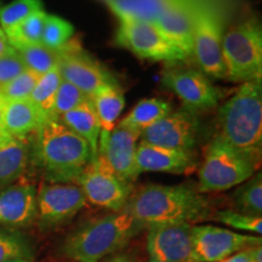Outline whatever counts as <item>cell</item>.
Instances as JSON below:
<instances>
[{"label": "cell", "instance_id": "ba28073f", "mask_svg": "<svg viewBox=\"0 0 262 262\" xmlns=\"http://www.w3.org/2000/svg\"><path fill=\"white\" fill-rule=\"evenodd\" d=\"M75 183L86 202L112 211L123 210L131 196V183L123 181L101 155L90 160Z\"/></svg>", "mask_w": 262, "mask_h": 262}, {"label": "cell", "instance_id": "4fadbf2b", "mask_svg": "<svg viewBox=\"0 0 262 262\" xmlns=\"http://www.w3.org/2000/svg\"><path fill=\"white\" fill-rule=\"evenodd\" d=\"M198 118L185 107L166 114L141 133V141L164 148L191 152L198 135Z\"/></svg>", "mask_w": 262, "mask_h": 262}, {"label": "cell", "instance_id": "5b68a950", "mask_svg": "<svg viewBox=\"0 0 262 262\" xmlns=\"http://www.w3.org/2000/svg\"><path fill=\"white\" fill-rule=\"evenodd\" d=\"M226 78L231 81H261L262 31L255 18L233 26L222 38Z\"/></svg>", "mask_w": 262, "mask_h": 262}, {"label": "cell", "instance_id": "8992f818", "mask_svg": "<svg viewBox=\"0 0 262 262\" xmlns=\"http://www.w3.org/2000/svg\"><path fill=\"white\" fill-rule=\"evenodd\" d=\"M256 166L257 162L216 135L209 143L199 169L198 192H222L237 187L254 175Z\"/></svg>", "mask_w": 262, "mask_h": 262}, {"label": "cell", "instance_id": "d6a6232c", "mask_svg": "<svg viewBox=\"0 0 262 262\" xmlns=\"http://www.w3.org/2000/svg\"><path fill=\"white\" fill-rule=\"evenodd\" d=\"M31 257V247L21 234L0 229V262Z\"/></svg>", "mask_w": 262, "mask_h": 262}, {"label": "cell", "instance_id": "f6af8a7d", "mask_svg": "<svg viewBox=\"0 0 262 262\" xmlns=\"http://www.w3.org/2000/svg\"><path fill=\"white\" fill-rule=\"evenodd\" d=\"M70 262H74V261H70Z\"/></svg>", "mask_w": 262, "mask_h": 262}, {"label": "cell", "instance_id": "3957f363", "mask_svg": "<svg viewBox=\"0 0 262 262\" xmlns=\"http://www.w3.org/2000/svg\"><path fill=\"white\" fill-rule=\"evenodd\" d=\"M217 136L255 162L262 147V84L247 81L222 104Z\"/></svg>", "mask_w": 262, "mask_h": 262}, {"label": "cell", "instance_id": "60d3db41", "mask_svg": "<svg viewBox=\"0 0 262 262\" xmlns=\"http://www.w3.org/2000/svg\"><path fill=\"white\" fill-rule=\"evenodd\" d=\"M8 262H32L31 258H16V260H11Z\"/></svg>", "mask_w": 262, "mask_h": 262}, {"label": "cell", "instance_id": "b9f144b4", "mask_svg": "<svg viewBox=\"0 0 262 262\" xmlns=\"http://www.w3.org/2000/svg\"><path fill=\"white\" fill-rule=\"evenodd\" d=\"M103 2H106V3H107V4H108V3H110V2H111V0H103Z\"/></svg>", "mask_w": 262, "mask_h": 262}, {"label": "cell", "instance_id": "f1b7e54d", "mask_svg": "<svg viewBox=\"0 0 262 262\" xmlns=\"http://www.w3.org/2000/svg\"><path fill=\"white\" fill-rule=\"evenodd\" d=\"M18 56L22 58L27 70H31L39 75L48 73L57 67L58 52L50 50L42 44L26 45L15 48Z\"/></svg>", "mask_w": 262, "mask_h": 262}, {"label": "cell", "instance_id": "83f0119b", "mask_svg": "<svg viewBox=\"0 0 262 262\" xmlns=\"http://www.w3.org/2000/svg\"><path fill=\"white\" fill-rule=\"evenodd\" d=\"M47 17V12L38 11L19 22L15 27L4 32L12 48L26 47V45L41 44V33L44 27V21Z\"/></svg>", "mask_w": 262, "mask_h": 262}, {"label": "cell", "instance_id": "8d00e7d4", "mask_svg": "<svg viewBox=\"0 0 262 262\" xmlns=\"http://www.w3.org/2000/svg\"><path fill=\"white\" fill-rule=\"evenodd\" d=\"M219 262H253V260H251L250 255H249L247 249H244V250L239 251V253L232 255V256H229L227 258H225V260L219 261Z\"/></svg>", "mask_w": 262, "mask_h": 262}, {"label": "cell", "instance_id": "f35d334b", "mask_svg": "<svg viewBox=\"0 0 262 262\" xmlns=\"http://www.w3.org/2000/svg\"><path fill=\"white\" fill-rule=\"evenodd\" d=\"M4 102H5V100L0 96V145L8 142L9 140H11L5 135L4 129H3V110H4Z\"/></svg>", "mask_w": 262, "mask_h": 262}, {"label": "cell", "instance_id": "484cf974", "mask_svg": "<svg viewBox=\"0 0 262 262\" xmlns=\"http://www.w3.org/2000/svg\"><path fill=\"white\" fill-rule=\"evenodd\" d=\"M235 211L243 214L258 216L262 215V175L254 173L250 179L238 186L232 196Z\"/></svg>", "mask_w": 262, "mask_h": 262}, {"label": "cell", "instance_id": "6da1fadb", "mask_svg": "<svg viewBox=\"0 0 262 262\" xmlns=\"http://www.w3.org/2000/svg\"><path fill=\"white\" fill-rule=\"evenodd\" d=\"M31 137L32 160L50 183H75L90 163L88 142L60 120H45Z\"/></svg>", "mask_w": 262, "mask_h": 262}, {"label": "cell", "instance_id": "d590c367", "mask_svg": "<svg viewBox=\"0 0 262 262\" xmlns=\"http://www.w3.org/2000/svg\"><path fill=\"white\" fill-rule=\"evenodd\" d=\"M26 70L27 68L16 50L12 54L0 57V88L10 83Z\"/></svg>", "mask_w": 262, "mask_h": 262}, {"label": "cell", "instance_id": "7402d4cb", "mask_svg": "<svg viewBox=\"0 0 262 262\" xmlns=\"http://www.w3.org/2000/svg\"><path fill=\"white\" fill-rule=\"evenodd\" d=\"M31 136L11 139L0 145V189L24 176L32 162Z\"/></svg>", "mask_w": 262, "mask_h": 262}, {"label": "cell", "instance_id": "ffe728a7", "mask_svg": "<svg viewBox=\"0 0 262 262\" xmlns=\"http://www.w3.org/2000/svg\"><path fill=\"white\" fill-rule=\"evenodd\" d=\"M45 120L40 111L29 98L26 100L6 101L3 110V129L9 139L28 137Z\"/></svg>", "mask_w": 262, "mask_h": 262}, {"label": "cell", "instance_id": "44dd1931", "mask_svg": "<svg viewBox=\"0 0 262 262\" xmlns=\"http://www.w3.org/2000/svg\"><path fill=\"white\" fill-rule=\"evenodd\" d=\"M91 101L100 123V137H98V153H100L103 150L111 134L117 126V120L122 113L125 100L119 85L117 83H110L103 85L91 97Z\"/></svg>", "mask_w": 262, "mask_h": 262}, {"label": "cell", "instance_id": "277c9868", "mask_svg": "<svg viewBox=\"0 0 262 262\" xmlns=\"http://www.w3.org/2000/svg\"><path fill=\"white\" fill-rule=\"evenodd\" d=\"M139 226L125 209L94 219L68 235L63 254L70 261L100 262L125 247Z\"/></svg>", "mask_w": 262, "mask_h": 262}, {"label": "cell", "instance_id": "e575fe53", "mask_svg": "<svg viewBox=\"0 0 262 262\" xmlns=\"http://www.w3.org/2000/svg\"><path fill=\"white\" fill-rule=\"evenodd\" d=\"M215 220L238 231L254 233V235L262 234V217L258 216L247 215L235 210H220L216 212Z\"/></svg>", "mask_w": 262, "mask_h": 262}, {"label": "cell", "instance_id": "74e56055", "mask_svg": "<svg viewBox=\"0 0 262 262\" xmlns=\"http://www.w3.org/2000/svg\"><path fill=\"white\" fill-rule=\"evenodd\" d=\"M15 51V49L10 45V42L5 37V33L0 34V57L5 56V55L12 54Z\"/></svg>", "mask_w": 262, "mask_h": 262}, {"label": "cell", "instance_id": "2e32d148", "mask_svg": "<svg viewBox=\"0 0 262 262\" xmlns=\"http://www.w3.org/2000/svg\"><path fill=\"white\" fill-rule=\"evenodd\" d=\"M37 217V188L27 180L16 181L0 189V226L22 228Z\"/></svg>", "mask_w": 262, "mask_h": 262}, {"label": "cell", "instance_id": "836d02e7", "mask_svg": "<svg viewBox=\"0 0 262 262\" xmlns=\"http://www.w3.org/2000/svg\"><path fill=\"white\" fill-rule=\"evenodd\" d=\"M39 75L31 70H26L4 86L0 88V96L6 101L26 100L31 96L39 80Z\"/></svg>", "mask_w": 262, "mask_h": 262}, {"label": "cell", "instance_id": "d6986e66", "mask_svg": "<svg viewBox=\"0 0 262 262\" xmlns=\"http://www.w3.org/2000/svg\"><path fill=\"white\" fill-rule=\"evenodd\" d=\"M137 169L141 172L185 173L194 165L191 152L169 149L141 141L136 149Z\"/></svg>", "mask_w": 262, "mask_h": 262}, {"label": "cell", "instance_id": "30bf717a", "mask_svg": "<svg viewBox=\"0 0 262 262\" xmlns=\"http://www.w3.org/2000/svg\"><path fill=\"white\" fill-rule=\"evenodd\" d=\"M257 244H261V235L238 233L211 225L193 226L192 251L187 262H219Z\"/></svg>", "mask_w": 262, "mask_h": 262}, {"label": "cell", "instance_id": "ee69618b", "mask_svg": "<svg viewBox=\"0 0 262 262\" xmlns=\"http://www.w3.org/2000/svg\"><path fill=\"white\" fill-rule=\"evenodd\" d=\"M0 6H2V3H0Z\"/></svg>", "mask_w": 262, "mask_h": 262}, {"label": "cell", "instance_id": "9a60e30c", "mask_svg": "<svg viewBox=\"0 0 262 262\" xmlns=\"http://www.w3.org/2000/svg\"><path fill=\"white\" fill-rule=\"evenodd\" d=\"M192 228L191 224L148 227V262H187L192 251Z\"/></svg>", "mask_w": 262, "mask_h": 262}, {"label": "cell", "instance_id": "7c38bea8", "mask_svg": "<svg viewBox=\"0 0 262 262\" xmlns=\"http://www.w3.org/2000/svg\"><path fill=\"white\" fill-rule=\"evenodd\" d=\"M162 81L192 111L215 107L224 97L222 90L209 80L208 75L193 68L169 66L163 71Z\"/></svg>", "mask_w": 262, "mask_h": 262}, {"label": "cell", "instance_id": "ac0fdd59", "mask_svg": "<svg viewBox=\"0 0 262 262\" xmlns=\"http://www.w3.org/2000/svg\"><path fill=\"white\" fill-rule=\"evenodd\" d=\"M140 137V131L117 124L103 150L98 153L104 157L113 171L127 183L134 182L140 176L136 164Z\"/></svg>", "mask_w": 262, "mask_h": 262}, {"label": "cell", "instance_id": "4316f807", "mask_svg": "<svg viewBox=\"0 0 262 262\" xmlns=\"http://www.w3.org/2000/svg\"><path fill=\"white\" fill-rule=\"evenodd\" d=\"M62 81L61 74L58 68L49 71L48 73L42 74L39 77L37 85L33 89L29 100L35 104L40 112L44 114L47 119H52V113H54V104L56 94Z\"/></svg>", "mask_w": 262, "mask_h": 262}, {"label": "cell", "instance_id": "5bb4252c", "mask_svg": "<svg viewBox=\"0 0 262 262\" xmlns=\"http://www.w3.org/2000/svg\"><path fill=\"white\" fill-rule=\"evenodd\" d=\"M58 52L57 68L62 80L73 84L90 98L103 85L116 83L113 77L79 47L70 44Z\"/></svg>", "mask_w": 262, "mask_h": 262}, {"label": "cell", "instance_id": "8fae6325", "mask_svg": "<svg viewBox=\"0 0 262 262\" xmlns=\"http://www.w3.org/2000/svg\"><path fill=\"white\" fill-rule=\"evenodd\" d=\"M77 183H42L37 189V217L41 227H56L74 217L86 205Z\"/></svg>", "mask_w": 262, "mask_h": 262}, {"label": "cell", "instance_id": "4dcf8cb0", "mask_svg": "<svg viewBox=\"0 0 262 262\" xmlns=\"http://www.w3.org/2000/svg\"><path fill=\"white\" fill-rule=\"evenodd\" d=\"M41 0H14L5 6H0V28L9 31L19 22L38 11H42Z\"/></svg>", "mask_w": 262, "mask_h": 262}, {"label": "cell", "instance_id": "e0dca14e", "mask_svg": "<svg viewBox=\"0 0 262 262\" xmlns=\"http://www.w3.org/2000/svg\"><path fill=\"white\" fill-rule=\"evenodd\" d=\"M196 0H169L155 25L186 56L193 55V28Z\"/></svg>", "mask_w": 262, "mask_h": 262}, {"label": "cell", "instance_id": "cb8c5ba5", "mask_svg": "<svg viewBox=\"0 0 262 262\" xmlns=\"http://www.w3.org/2000/svg\"><path fill=\"white\" fill-rule=\"evenodd\" d=\"M169 0H111L108 6L122 19H136L155 24Z\"/></svg>", "mask_w": 262, "mask_h": 262}, {"label": "cell", "instance_id": "603a6c76", "mask_svg": "<svg viewBox=\"0 0 262 262\" xmlns=\"http://www.w3.org/2000/svg\"><path fill=\"white\" fill-rule=\"evenodd\" d=\"M61 123L70 127L73 133L88 142L91 152V160L97 157L98 137H100V123L95 111L94 103L89 98L83 104L60 117Z\"/></svg>", "mask_w": 262, "mask_h": 262}, {"label": "cell", "instance_id": "7bdbcfd3", "mask_svg": "<svg viewBox=\"0 0 262 262\" xmlns=\"http://www.w3.org/2000/svg\"><path fill=\"white\" fill-rule=\"evenodd\" d=\"M2 33H4V32H3V29H2V28H0V34H2Z\"/></svg>", "mask_w": 262, "mask_h": 262}, {"label": "cell", "instance_id": "1f68e13d", "mask_svg": "<svg viewBox=\"0 0 262 262\" xmlns=\"http://www.w3.org/2000/svg\"><path fill=\"white\" fill-rule=\"evenodd\" d=\"M90 97L88 95H85L83 91L74 86L73 84L62 80L60 86H58L56 98H55L52 119L58 120L61 116L83 104Z\"/></svg>", "mask_w": 262, "mask_h": 262}, {"label": "cell", "instance_id": "d4e9b609", "mask_svg": "<svg viewBox=\"0 0 262 262\" xmlns=\"http://www.w3.org/2000/svg\"><path fill=\"white\" fill-rule=\"evenodd\" d=\"M171 112V106L160 98H146L140 101L131 112L120 120L119 125L131 127L140 133L158 122L163 117Z\"/></svg>", "mask_w": 262, "mask_h": 262}, {"label": "cell", "instance_id": "f546056e", "mask_svg": "<svg viewBox=\"0 0 262 262\" xmlns=\"http://www.w3.org/2000/svg\"><path fill=\"white\" fill-rule=\"evenodd\" d=\"M74 27L71 22L55 15L45 17L41 33V44L54 51H60L67 47L73 38Z\"/></svg>", "mask_w": 262, "mask_h": 262}, {"label": "cell", "instance_id": "9c48e42d", "mask_svg": "<svg viewBox=\"0 0 262 262\" xmlns=\"http://www.w3.org/2000/svg\"><path fill=\"white\" fill-rule=\"evenodd\" d=\"M116 42L146 60L175 62L187 58L150 22L122 19L116 35Z\"/></svg>", "mask_w": 262, "mask_h": 262}, {"label": "cell", "instance_id": "ab89813d", "mask_svg": "<svg viewBox=\"0 0 262 262\" xmlns=\"http://www.w3.org/2000/svg\"><path fill=\"white\" fill-rule=\"evenodd\" d=\"M106 262H133V261H131L129 257L124 256V255H120V256H116V257L111 258V260H108Z\"/></svg>", "mask_w": 262, "mask_h": 262}, {"label": "cell", "instance_id": "7a4b0ae2", "mask_svg": "<svg viewBox=\"0 0 262 262\" xmlns=\"http://www.w3.org/2000/svg\"><path fill=\"white\" fill-rule=\"evenodd\" d=\"M124 209L139 225L152 227L160 225H192V222L204 219L209 205L204 196L189 186L150 183L130 196Z\"/></svg>", "mask_w": 262, "mask_h": 262}, {"label": "cell", "instance_id": "52a82bcc", "mask_svg": "<svg viewBox=\"0 0 262 262\" xmlns=\"http://www.w3.org/2000/svg\"><path fill=\"white\" fill-rule=\"evenodd\" d=\"M221 18L217 11L206 2L196 0L193 28V55L202 72L215 79H225L226 72L222 60Z\"/></svg>", "mask_w": 262, "mask_h": 262}]
</instances>
